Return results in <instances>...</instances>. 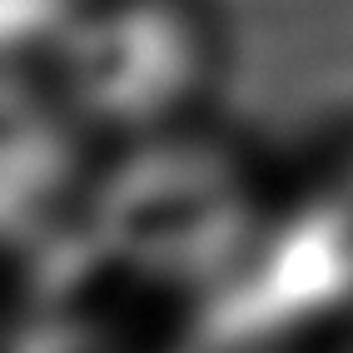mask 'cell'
Segmentation results:
<instances>
[{
	"instance_id": "cell-1",
	"label": "cell",
	"mask_w": 353,
	"mask_h": 353,
	"mask_svg": "<svg viewBox=\"0 0 353 353\" xmlns=\"http://www.w3.org/2000/svg\"><path fill=\"white\" fill-rule=\"evenodd\" d=\"M323 254H328V279H334V294L353 309V145L339 154V170L323 190Z\"/></svg>"
}]
</instances>
